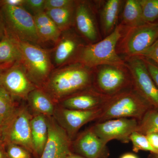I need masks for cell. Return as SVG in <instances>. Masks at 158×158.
Wrapping results in <instances>:
<instances>
[{
    "label": "cell",
    "mask_w": 158,
    "mask_h": 158,
    "mask_svg": "<svg viewBox=\"0 0 158 158\" xmlns=\"http://www.w3.org/2000/svg\"><path fill=\"white\" fill-rule=\"evenodd\" d=\"M94 70L78 62L55 69L41 88L54 102L93 87Z\"/></svg>",
    "instance_id": "cell-1"
},
{
    "label": "cell",
    "mask_w": 158,
    "mask_h": 158,
    "mask_svg": "<svg viewBox=\"0 0 158 158\" xmlns=\"http://www.w3.org/2000/svg\"><path fill=\"white\" fill-rule=\"evenodd\" d=\"M125 28L118 24L114 31L103 39L94 43L85 44L73 63H81L91 69L102 65H125L124 59L116 51L117 44Z\"/></svg>",
    "instance_id": "cell-2"
},
{
    "label": "cell",
    "mask_w": 158,
    "mask_h": 158,
    "mask_svg": "<svg viewBox=\"0 0 158 158\" xmlns=\"http://www.w3.org/2000/svg\"><path fill=\"white\" fill-rule=\"evenodd\" d=\"M152 109L132 88L110 97L102 107V113L96 122L119 118H135L139 121Z\"/></svg>",
    "instance_id": "cell-3"
},
{
    "label": "cell",
    "mask_w": 158,
    "mask_h": 158,
    "mask_svg": "<svg viewBox=\"0 0 158 158\" xmlns=\"http://www.w3.org/2000/svg\"><path fill=\"white\" fill-rule=\"evenodd\" d=\"M7 35L17 46L20 54L19 63L23 65L29 78L37 87L41 88L55 69L50 52L40 46Z\"/></svg>",
    "instance_id": "cell-4"
},
{
    "label": "cell",
    "mask_w": 158,
    "mask_h": 158,
    "mask_svg": "<svg viewBox=\"0 0 158 158\" xmlns=\"http://www.w3.org/2000/svg\"><path fill=\"white\" fill-rule=\"evenodd\" d=\"M0 11L7 35L40 46L44 44L37 33L34 16L25 8L0 4Z\"/></svg>",
    "instance_id": "cell-5"
},
{
    "label": "cell",
    "mask_w": 158,
    "mask_h": 158,
    "mask_svg": "<svg viewBox=\"0 0 158 158\" xmlns=\"http://www.w3.org/2000/svg\"><path fill=\"white\" fill-rule=\"evenodd\" d=\"M31 116L25 106L17 107L13 113L4 120L2 126V141L5 145L15 144L34 154L31 131Z\"/></svg>",
    "instance_id": "cell-6"
},
{
    "label": "cell",
    "mask_w": 158,
    "mask_h": 158,
    "mask_svg": "<svg viewBox=\"0 0 158 158\" xmlns=\"http://www.w3.org/2000/svg\"><path fill=\"white\" fill-rule=\"evenodd\" d=\"M93 88L102 94L113 96L132 88V82L126 65H100L94 69Z\"/></svg>",
    "instance_id": "cell-7"
},
{
    "label": "cell",
    "mask_w": 158,
    "mask_h": 158,
    "mask_svg": "<svg viewBox=\"0 0 158 158\" xmlns=\"http://www.w3.org/2000/svg\"><path fill=\"white\" fill-rule=\"evenodd\" d=\"M158 39L157 23H146L134 27L125 28L117 44L116 51L124 58L138 56Z\"/></svg>",
    "instance_id": "cell-8"
},
{
    "label": "cell",
    "mask_w": 158,
    "mask_h": 158,
    "mask_svg": "<svg viewBox=\"0 0 158 158\" xmlns=\"http://www.w3.org/2000/svg\"><path fill=\"white\" fill-rule=\"evenodd\" d=\"M124 59L131 77L133 89L158 111V88L148 72L144 58L135 56Z\"/></svg>",
    "instance_id": "cell-9"
},
{
    "label": "cell",
    "mask_w": 158,
    "mask_h": 158,
    "mask_svg": "<svg viewBox=\"0 0 158 158\" xmlns=\"http://www.w3.org/2000/svg\"><path fill=\"white\" fill-rule=\"evenodd\" d=\"M138 125V120L135 118H115L96 122L90 128L106 144L113 140L128 143L130 136L137 131Z\"/></svg>",
    "instance_id": "cell-10"
},
{
    "label": "cell",
    "mask_w": 158,
    "mask_h": 158,
    "mask_svg": "<svg viewBox=\"0 0 158 158\" xmlns=\"http://www.w3.org/2000/svg\"><path fill=\"white\" fill-rule=\"evenodd\" d=\"M85 42L72 28L62 32L51 53L54 68H59L73 63L80 51L87 44Z\"/></svg>",
    "instance_id": "cell-11"
},
{
    "label": "cell",
    "mask_w": 158,
    "mask_h": 158,
    "mask_svg": "<svg viewBox=\"0 0 158 158\" xmlns=\"http://www.w3.org/2000/svg\"><path fill=\"white\" fill-rule=\"evenodd\" d=\"M88 1H76L74 25L77 32L87 44L101 40L95 6Z\"/></svg>",
    "instance_id": "cell-12"
},
{
    "label": "cell",
    "mask_w": 158,
    "mask_h": 158,
    "mask_svg": "<svg viewBox=\"0 0 158 158\" xmlns=\"http://www.w3.org/2000/svg\"><path fill=\"white\" fill-rule=\"evenodd\" d=\"M0 85L15 100L27 99L29 94L38 88L29 78L19 62L15 63L0 75Z\"/></svg>",
    "instance_id": "cell-13"
},
{
    "label": "cell",
    "mask_w": 158,
    "mask_h": 158,
    "mask_svg": "<svg viewBox=\"0 0 158 158\" xmlns=\"http://www.w3.org/2000/svg\"><path fill=\"white\" fill-rule=\"evenodd\" d=\"M48 138L40 158H66L72 152V140L53 116H46Z\"/></svg>",
    "instance_id": "cell-14"
},
{
    "label": "cell",
    "mask_w": 158,
    "mask_h": 158,
    "mask_svg": "<svg viewBox=\"0 0 158 158\" xmlns=\"http://www.w3.org/2000/svg\"><path fill=\"white\" fill-rule=\"evenodd\" d=\"M102 111V107L86 111L61 107L56 110V109L54 116L72 141L76 137L80 129L90 122L96 121Z\"/></svg>",
    "instance_id": "cell-15"
},
{
    "label": "cell",
    "mask_w": 158,
    "mask_h": 158,
    "mask_svg": "<svg viewBox=\"0 0 158 158\" xmlns=\"http://www.w3.org/2000/svg\"><path fill=\"white\" fill-rule=\"evenodd\" d=\"M72 141V149L85 158H108L110 152L106 143L89 128Z\"/></svg>",
    "instance_id": "cell-16"
},
{
    "label": "cell",
    "mask_w": 158,
    "mask_h": 158,
    "mask_svg": "<svg viewBox=\"0 0 158 158\" xmlns=\"http://www.w3.org/2000/svg\"><path fill=\"white\" fill-rule=\"evenodd\" d=\"M110 97L102 94L92 87L73 94L60 102L61 107L86 111L102 108Z\"/></svg>",
    "instance_id": "cell-17"
},
{
    "label": "cell",
    "mask_w": 158,
    "mask_h": 158,
    "mask_svg": "<svg viewBox=\"0 0 158 158\" xmlns=\"http://www.w3.org/2000/svg\"><path fill=\"white\" fill-rule=\"evenodd\" d=\"M123 1L108 0L105 1L100 11V22L102 34L107 37L118 25V16Z\"/></svg>",
    "instance_id": "cell-18"
},
{
    "label": "cell",
    "mask_w": 158,
    "mask_h": 158,
    "mask_svg": "<svg viewBox=\"0 0 158 158\" xmlns=\"http://www.w3.org/2000/svg\"><path fill=\"white\" fill-rule=\"evenodd\" d=\"M31 131L34 156L40 158L48 138V126L46 116L36 114L31 120Z\"/></svg>",
    "instance_id": "cell-19"
},
{
    "label": "cell",
    "mask_w": 158,
    "mask_h": 158,
    "mask_svg": "<svg viewBox=\"0 0 158 158\" xmlns=\"http://www.w3.org/2000/svg\"><path fill=\"white\" fill-rule=\"evenodd\" d=\"M34 17L37 33L43 42H51L56 44L62 32L45 11L34 15Z\"/></svg>",
    "instance_id": "cell-20"
},
{
    "label": "cell",
    "mask_w": 158,
    "mask_h": 158,
    "mask_svg": "<svg viewBox=\"0 0 158 158\" xmlns=\"http://www.w3.org/2000/svg\"><path fill=\"white\" fill-rule=\"evenodd\" d=\"M27 100L36 114L45 116H54L56 110L55 102L42 88H37L32 90Z\"/></svg>",
    "instance_id": "cell-21"
},
{
    "label": "cell",
    "mask_w": 158,
    "mask_h": 158,
    "mask_svg": "<svg viewBox=\"0 0 158 158\" xmlns=\"http://www.w3.org/2000/svg\"><path fill=\"white\" fill-rule=\"evenodd\" d=\"M75 2L64 8L45 11L62 32L72 28L74 25Z\"/></svg>",
    "instance_id": "cell-22"
},
{
    "label": "cell",
    "mask_w": 158,
    "mask_h": 158,
    "mask_svg": "<svg viewBox=\"0 0 158 158\" xmlns=\"http://www.w3.org/2000/svg\"><path fill=\"white\" fill-rule=\"evenodd\" d=\"M123 2L120 24L126 28H132L146 23L142 18L139 0H127Z\"/></svg>",
    "instance_id": "cell-23"
},
{
    "label": "cell",
    "mask_w": 158,
    "mask_h": 158,
    "mask_svg": "<svg viewBox=\"0 0 158 158\" xmlns=\"http://www.w3.org/2000/svg\"><path fill=\"white\" fill-rule=\"evenodd\" d=\"M21 57L17 46L6 34L0 41V64H14L20 62Z\"/></svg>",
    "instance_id": "cell-24"
},
{
    "label": "cell",
    "mask_w": 158,
    "mask_h": 158,
    "mask_svg": "<svg viewBox=\"0 0 158 158\" xmlns=\"http://www.w3.org/2000/svg\"><path fill=\"white\" fill-rule=\"evenodd\" d=\"M136 131L146 135L151 133L158 134V111L152 109L138 121Z\"/></svg>",
    "instance_id": "cell-25"
},
{
    "label": "cell",
    "mask_w": 158,
    "mask_h": 158,
    "mask_svg": "<svg viewBox=\"0 0 158 158\" xmlns=\"http://www.w3.org/2000/svg\"><path fill=\"white\" fill-rule=\"evenodd\" d=\"M15 100L0 85V116L4 120L9 118L17 107Z\"/></svg>",
    "instance_id": "cell-26"
},
{
    "label": "cell",
    "mask_w": 158,
    "mask_h": 158,
    "mask_svg": "<svg viewBox=\"0 0 158 158\" xmlns=\"http://www.w3.org/2000/svg\"><path fill=\"white\" fill-rule=\"evenodd\" d=\"M142 18L145 23L158 20V0H139Z\"/></svg>",
    "instance_id": "cell-27"
},
{
    "label": "cell",
    "mask_w": 158,
    "mask_h": 158,
    "mask_svg": "<svg viewBox=\"0 0 158 158\" xmlns=\"http://www.w3.org/2000/svg\"><path fill=\"white\" fill-rule=\"evenodd\" d=\"M130 139L132 143L133 150L135 152H138L140 150L147 151L155 154H158V152L151 145L145 135L136 131L131 135Z\"/></svg>",
    "instance_id": "cell-28"
},
{
    "label": "cell",
    "mask_w": 158,
    "mask_h": 158,
    "mask_svg": "<svg viewBox=\"0 0 158 158\" xmlns=\"http://www.w3.org/2000/svg\"><path fill=\"white\" fill-rule=\"evenodd\" d=\"M6 146L9 158H31V153L20 145L11 144Z\"/></svg>",
    "instance_id": "cell-29"
},
{
    "label": "cell",
    "mask_w": 158,
    "mask_h": 158,
    "mask_svg": "<svg viewBox=\"0 0 158 158\" xmlns=\"http://www.w3.org/2000/svg\"><path fill=\"white\" fill-rule=\"evenodd\" d=\"M138 56L149 59L158 65V39Z\"/></svg>",
    "instance_id": "cell-30"
},
{
    "label": "cell",
    "mask_w": 158,
    "mask_h": 158,
    "mask_svg": "<svg viewBox=\"0 0 158 158\" xmlns=\"http://www.w3.org/2000/svg\"><path fill=\"white\" fill-rule=\"evenodd\" d=\"M45 0H26L24 7L27 8L34 15L45 11Z\"/></svg>",
    "instance_id": "cell-31"
},
{
    "label": "cell",
    "mask_w": 158,
    "mask_h": 158,
    "mask_svg": "<svg viewBox=\"0 0 158 158\" xmlns=\"http://www.w3.org/2000/svg\"><path fill=\"white\" fill-rule=\"evenodd\" d=\"M73 0H45L44 9H60L72 5L74 2Z\"/></svg>",
    "instance_id": "cell-32"
},
{
    "label": "cell",
    "mask_w": 158,
    "mask_h": 158,
    "mask_svg": "<svg viewBox=\"0 0 158 158\" xmlns=\"http://www.w3.org/2000/svg\"><path fill=\"white\" fill-rule=\"evenodd\" d=\"M143 58L146 63L148 72L158 88V65L151 60Z\"/></svg>",
    "instance_id": "cell-33"
},
{
    "label": "cell",
    "mask_w": 158,
    "mask_h": 158,
    "mask_svg": "<svg viewBox=\"0 0 158 158\" xmlns=\"http://www.w3.org/2000/svg\"><path fill=\"white\" fill-rule=\"evenodd\" d=\"M150 144L158 152V134L151 133L146 135Z\"/></svg>",
    "instance_id": "cell-34"
},
{
    "label": "cell",
    "mask_w": 158,
    "mask_h": 158,
    "mask_svg": "<svg viewBox=\"0 0 158 158\" xmlns=\"http://www.w3.org/2000/svg\"><path fill=\"white\" fill-rule=\"evenodd\" d=\"M26 0H1L0 4L14 7H24Z\"/></svg>",
    "instance_id": "cell-35"
},
{
    "label": "cell",
    "mask_w": 158,
    "mask_h": 158,
    "mask_svg": "<svg viewBox=\"0 0 158 158\" xmlns=\"http://www.w3.org/2000/svg\"><path fill=\"white\" fill-rule=\"evenodd\" d=\"M6 35V27L2 15L0 11V41L5 37Z\"/></svg>",
    "instance_id": "cell-36"
},
{
    "label": "cell",
    "mask_w": 158,
    "mask_h": 158,
    "mask_svg": "<svg viewBox=\"0 0 158 158\" xmlns=\"http://www.w3.org/2000/svg\"><path fill=\"white\" fill-rule=\"evenodd\" d=\"M0 158H9L7 151L6 145L4 143H0Z\"/></svg>",
    "instance_id": "cell-37"
},
{
    "label": "cell",
    "mask_w": 158,
    "mask_h": 158,
    "mask_svg": "<svg viewBox=\"0 0 158 158\" xmlns=\"http://www.w3.org/2000/svg\"><path fill=\"white\" fill-rule=\"evenodd\" d=\"M14 64H0V75Z\"/></svg>",
    "instance_id": "cell-38"
},
{
    "label": "cell",
    "mask_w": 158,
    "mask_h": 158,
    "mask_svg": "<svg viewBox=\"0 0 158 158\" xmlns=\"http://www.w3.org/2000/svg\"><path fill=\"white\" fill-rule=\"evenodd\" d=\"M120 158H138L137 156L132 153H127L123 155Z\"/></svg>",
    "instance_id": "cell-39"
},
{
    "label": "cell",
    "mask_w": 158,
    "mask_h": 158,
    "mask_svg": "<svg viewBox=\"0 0 158 158\" xmlns=\"http://www.w3.org/2000/svg\"><path fill=\"white\" fill-rule=\"evenodd\" d=\"M4 119L2 117L0 116V143L3 142L2 141V126Z\"/></svg>",
    "instance_id": "cell-40"
},
{
    "label": "cell",
    "mask_w": 158,
    "mask_h": 158,
    "mask_svg": "<svg viewBox=\"0 0 158 158\" xmlns=\"http://www.w3.org/2000/svg\"><path fill=\"white\" fill-rule=\"evenodd\" d=\"M66 158H85L81 156L78 155L77 154H75L73 153H71Z\"/></svg>",
    "instance_id": "cell-41"
},
{
    "label": "cell",
    "mask_w": 158,
    "mask_h": 158,
    "mask_svg": "<svg viewBox=\"0 0 158 158\" xmlns=\"http://www.w3.org/2000/svg\"><path fill=\"white\" fill-rule=\"evenodd\" d=\"M156 155V157L157 158H158V155Z\"/></svg>",
    "instance_id": "cell-42"
},
{
    "label": "cell",
    "mask_w": 158,
    "mask_h": 158,
    "mask_svg": "<svg viewBox=\"0 0 158 158\" xmlns=\"http://www.w3.org/2000/svg\"><path fill=\"white\" fill-rule=\"evenodd\" d=\"M156 23H157L158 24V20L156 22Z\"/></svg>",
    "instance_id": "cell-43"
}]
</instances>
